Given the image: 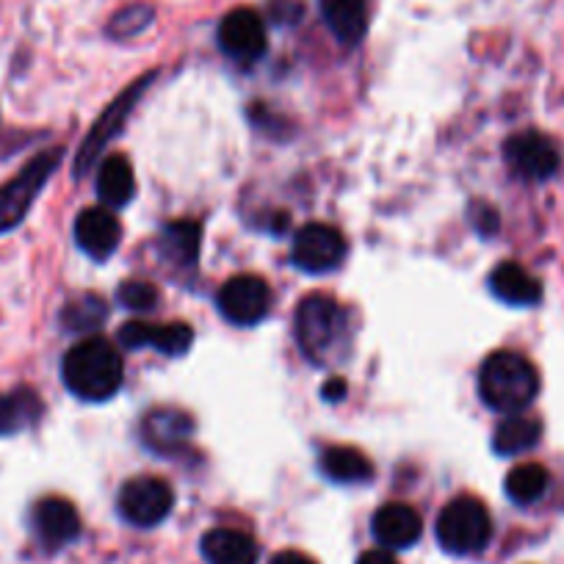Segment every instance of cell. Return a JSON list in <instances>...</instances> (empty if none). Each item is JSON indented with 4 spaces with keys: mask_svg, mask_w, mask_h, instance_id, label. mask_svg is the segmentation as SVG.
I'll use <instances>...</instances> for the list:
<instances>
[{
    "mask_svg": "<svg viewBox=\"0 0 564 564\" xmlns=\"http://www.w3.org/2000/svg\"><path fill=\"white\" fill-rule=\"evenodd\" d=\"M64 384L84 401H108L122 388V355L106 338H84L64 355Z\"/></svg>",
    "mask_w": 564,
    "mask_h": 564,
    "instance_id": "6da1fadb",
    "label": "cell"
},
{
    "mask_svg": "<svg viewBox=\"0 0 564 564\" xmlns=\"http://www.w3.org/2000/svg\"><path fill=\"white\" fill-rule=\"evenodd\" d=\"M540 393V373L534 362L518 351H492L479 368V395L501 415L525 412Z\"/></svg>",
    "mask_w": 564,
    "mask_h": 564,
    "instance_id": "7a4b0ae2",
    "label": "cell"
},
{
    "mask_svg": "<svg viewBox=\"0 0 564 564\" xmlns=\"http://www.w3.org/2000/svg\"><path fill=\"white\" fill-rule=\"evenodd\" d=\"M296 340L302 355L311 362L324 366L333 360L340 340L346 335V313L340 311L333 296L311 294L296 307Z\"/></svg>",
    "mask_w": 564,
    "mask_h": 564,
    "instance_id": "3957f363",
    "label": "cell"
},
{
    "mask_svg": "<svg viewBox=\"0 0 564 564\" xmlns=\"http://www.w3.org/2000/svg\"><path fill=\"white\" fill-rule=\"evenodd\" d=\"M437 542L452 556H474L490 545L492 518L474 496H459L443 507L435 525Z\"/></svg>",
    "mask_w": 564,
    "mask_h": 564,
    "instance_id": "277c9868",
    "label": "cell"
},
{
    "mask_svg": "<svg viewBox=\"0 0 564 564\" xmlns=\"http://www.w3.org/2000/svg\"><path fill=\"white\" fill-rule=\"evenodd\" d=\"M62 164V150H47L18 172L9 183L0 186V232H9L29 216L31 205L36 203L42 188Z\"/></svg>",
    "mask_w": 564,
    "mask_h": 564,
    "instance_id": "5b68a950",
    "label": "cell"
},
{
    "mask_svg": "<svg viewBox=\"0 0 564 564\" xmlns=\"http://www.w3.org/2000/svg\"><path fill=\"white\" fill-rule=\"evenodd\" d=\"M119 514L135 529H153L170 518L175 507V492L164 479L155 476H135L124 481L117 498Z\"/></svg>",
    "mask_w": 564,
    "mask_h": 564,
    "instance_id": "8992f818",
    "label": "cell"
},
{
    "mask_svg": "<svg viewBox=\"0 0 564 564\" xmlns=\"http://www.w3.org/2000/svg\"><path fill=\"white\" fill-rule=\"evenodd\" d=\"M219 311L236 327H254L271 311V289L263 276L238 274L221 285Z\"/></svg>",
    "mask_w": 564,
    "mask_h": 564,
    "instance_id": "52a82bcc",
    "label": "cell"
},
{
    "mask_svg": "<svg viewBox=\"0 0 564 564\" xmlns=\"http://www.w3.org/2000/svg\"><path fill=\"white\" fill-rule=\"evenodd\" d=\"M296 269L307 271V274H327V271L338 269L340 260L346 258V238L338 227L333 225H305L294 238V249H291Z\"/></svg>",
    "mask_w": 564,
    "mask_h": 564,
    "instance_id": "ba28073f",
    "label": "cell"
},
{
    "mask_svg": "<svg viewBox=\"0 0 564 564\" xmlns=\"http://www.w3.org/2000/svg\"><path fill=\"white\" fill-rule=\"evenodd\" d=\"M153 80V75H148V78L135 80L133 86H130L124 95H119L117 100L111 102V106L106 108V113H102L100 119L95 122V128L89 130V135H86V141L80 144V153H78V161H75V175H86V172L91 170V164H95L97 159H100V153L106 150L108 141L113 139V135L122 130L124 119H128V113L133 111L135 100L141 97V91L148 89V84Z\"/></svg>",
    "mask_w": 564,
    "mask_h": 564,
    "instance_id": "9c48e42d",
    "label": "cell"
},
{
    "mask_svg": "<svg viewBox=\"0 0 564 564\" xmlns=\"http://www.w3.org/2000/svg\"><path fill=\"white\" fill-rule=\"evenodd\" d=\"M219 45L236 64H254L269 45L263 18L252 9H232L219 25Z\"/></svg>",
    "mask_w": 564,
    "mask_h": 564,
    "instance_id": "30bf717a",
    "label": "cell"
},
{
    "mask_svg": "<svg viewBox=\"0 0 564 564\" xmlns=\"http://www.w3.org/2000/svg\"><path fill=\"white\" fill-rule=\"evenodd\" d=\"M31 529L45 551H62L80 536V514L67 498H42L31 512Z\"/></svg>",
    "mask_w": 564,
    "mask_h": 564,
    "instance_id": "8fae6325",
    "label": "cell"
},
{
    "mask_svg": "<svg viewBox=\"0 0 564 564\" xmlns=\"http://www.w3.org/2000/svg\"><path fill=\"white\" fill-rule=\"evenodd\" d=\"M507 164L523 181H547L558 170V150L547 135L529 130L507 141Z\"/></svg>",
    "mask_w": 564,
    "mask_h": 564,
    "instance_id": "7c38bea8",
    "label": "cell"
},
{
    "mask_svg": "<svg viewBox=\"0 0 564 564\" xmlns=\"http://www.w3.org/2000/svg\"><path fill=\"white\" fill-rule=\"evenodd\" d=\"M119 344L124 349H155L166 357H181L192 349L194 333L188 324H148V322H128L119 329Z\"/></svg>",
    "mask_w": 564,
    "mask_h": 564,
    "instance_id": "4fadbf2b",
    "label": "cell"
},
{
    "mask_svg": "<svg viewBox=\"0 0 564 564\" xmlns=\"http://www.w3.org/2000/svg\"><path fill=\"white\" fill-rule=\"evenodd\" d=\"M192 415L183 410H175V406H155V410H150L148 415H144V421H141V437H144V443H148L153 452L166 454V457L181 452V448L192 441Z\"/></svg>",
    "mask_w": 564,
    "mask_h": 564,
    "instance_id": "5bb4252c",
    "label": "cell"
},
{
    "mask_svg": "<svg viewBox=\"0 0 564 564\" xmlns=\"http://www.w3.org/2000/svg\"><path fill=\"white\" fill-rule=\"evenodd\" d=\"M75 241L89 258L108 260L122 241V225L111 208H86L75 219Z\"/></svg>",
    "mask_w": 564,
    "mask_h": 564,
    "instance_id": "9a60e30c",
    "label": "cell"
},
{
    "mask_svg": "<svg viewBox=\"0 0 564 564\" xmlns=\"http://www.w3.org/2000/svg\"><path fill=\"white\" fill-rule=\"evenodd\" d=\"M371 531L377 542L388 551H406L421 540V514L410 503H384L371 520Z\"/></svg>",
    "mask_w": 564,
    "mask_h": 564,
    "instance_id": "2e32d148",
    "label": "cell"
},
{
    "mask_svg": "<svg viewBox=\"0 0 564 564\" xmlns=\"http://www.w3.org/2000/svg\"><path fill=\"white\" fill-rule=\"evenodd\" d=\"M205 564H258V542L238 529H210L203 536Z\"/></svg>",
    "mask_w": 564,
    "mask_h": 564,
    "instance_id": "e0dca14e",
    "label": "cell"
},
{
    "mask_svg": "<svg viewBox=\"0 0 564 564\" xmlns=\"http://www.w3.org/2000/svg\"><path fill=\"white\" fill-rule=\"evenodd\" d=\"M45 412V401L34 388H14L0 393V437H12L36 426Z\"/></svg>",
    "mask_w": 564,
    "mask_h": 564,
    "instance_id": "ac0fdd59",
    "label": "cell"
},
{
    "mask_svg": "<svg viewBox=\"0 0 564 564\" xmlns=\"http://www.w3.org/2000/svg\"><path fill=\"white\" fill-rule=\"evenodd\" d=\"M490 291L512 307H531L542 300V285L523 265L501 263L490 274Z\"/></svg>",
    "mask_w": 564,
    "mask_h": 564,
    "instance_id": "d6986e66",
    "label": "cell"
},
{
    "mask_svg": "<svg viewBox=\"0 0 564 564\" xmlns=\"http://www.w3.org/2000/svg\"><path fill=\"white\" fill-rule=\"evenodd\" d=\"M324 23L344 45H357L368 31V0H322Z\"/></svg>",
    "mask_w": 564,
    "mask_h": 564,
    "instance_id": "ffe728a7",
    "label": "cell"
},
{
    "mask_svg": "<svg viewBox=\"0 0 564 564\" xmlns=\"http://www.w3.org/2000/svg\"><path fill=\"white\" fill-rule=\"evenodd\" d=\"M542 437V423L536 417L523 415V412H514L507 415L496 426V435H492V448L501 457H518V454L531 452V448L540 443Z\"/></svg>",
    "mask_w": 564,
    "mask_h": 564,
    "instance_id": "44dd1931",
    "label": "cell"
},
{
    "mask_svg": "<svg viewBox=\"0 0 564 564\" xmlns=\"http://www.w3.org/2000/svg\"><path fill=\"white\" fill-rule=\"evenodd\" d=\"M135 194V175L133 166L124 155H111L102 161L97 172V197L102 199L106 208H122L133 199Z\"/></svg>",
    "mask_w": 564,
    "mask_h": 564,
    "instance_id": "7402d4cb",
    "label": "cell"
},
{
    "mask_svg": "<svg viewBox=\"0 0 564 564\" xmlns=\"http://www.w3.org/2000/svg\"><path fill=\"white\" fill-rule=\"evenodd\" d=\"M322 474L338 485H357L373 476V465L360 448L333 446L322 454Z\"/></svg>",
    "mask_w": 564,
    "mask_h": 564,
    "instance_id": "603a6c76",
    "label": "cell"
},
{
    "mask_svg": "<svg viewBox=\"0 0 564 564\" xmlns=\"http://www.w3.org/2000/svg\"><path fill=\"white\" fill-rule=\"evenodd\" d=\"M161 254L175 265H194L199 252V225L194 221H175L161 232Z\"/></svg>",
    "mask_w": 564,
    "mask_h": 564,
    "instance_id": "cb8c5ba5",
    "label": "cell"
},
{
    "mask_svg": "<svg viewBox=\"0 0 564 564\" xmlns=\"http://www.w3.org/2000/svg\"><path fill=\"white\" fill-rule=\"evenodd\" d=\"M547 481H551V476H547V470L542 468V465L523 463L518 465V468L509 470L507 496L512 498L514 503H520V507H529V503L540 501V498L545 496Z\"/></svg>",
    "mask_w": 564,
    "mask_h": 564,
    "instance_id": "d4e9b609",
    "label": "cell"
},
{
    "mask_svg": "<svg viewBox=\"0 0 564 564\" xmlns=\"http://www.w3.org/2000/svg\"><path fill=\"white\" fill-rule=\"evenodd\" d=\"M106 318H108L106 302L95 294L78 296V300L69 302L62 313L64 327L73 329V333H91V329L100 327Z\"/></svg>",
    "mask_w": 564,
    "mask_h": 564,
    "instance_id": "484cf974",
    "label": "cell"
},
{
    "mask_svg": "<svg viewBox=\"0 0 564 564\" xmlns=\"http://www.w3.org/2000/svg\"><path fill=\"white\" fill-rule=\"evenodd\" d=\"M153 7H148V3H135V7L122 9V12L111 20L108 31H111V36H117V40H130V36L141 34V31L153 23Z\"/></svg>",
    "mask_w": 564,
    "mask_h": 564,
    "instance_id": "4316f807",
    "label": "cell"
},
{
    "mask_svg": "<svg viewBox=\"0 0 564 564\" xmlns=\"http://www.w3.org/2000/svg\"><path fill=\"white\" fill-rule=\"evenodd\" d=\"M117 300H119V305L128 307V311L148 313L159 305V289L144 280H130V282H122V285H119Z\"/></svg>",
    "mask_w": 564,
    "mask_h": 564,
    "instance_id": "83f0119b",
    "label": "cell"
},
{
    "mask_svg": "<svg viewBox=\"0 0 564 564\" xmlns=\"http://www.w3.org/2000/svg\"><path fill=\"white\" fill-rule=\"evenodd\" d=\"M357 564H399V558L393 556V551H388V547H377V551H366L360 558H357Z\"/></svg>",
    "mask_w": 564,
    "mask_h": 564,
    "instance_id": "f1b7e54d",
    "label": "cell"
},
{
    "mask_svg": "<svg viewBox=\"0 0 564 564\" xmlns=\"http://www.w3.org/2000/svg\"><path fill=\"white\" fill-rule=\"evenodd\" d=\"M269 564H316V562L300 551H282V553H276Z\"/></svg>",
    "mask_w": 564,
    "mask_h": 564,
    "instance_id": "f546056e",
    "label": "cell"
},
{
    "mask_svg": "<svg viewBox=\"0 0 564 564\" xmlns=\"http://www.w3.org/2000/svg\"><path fill=\"white\" fill-rule=\"evenodd\" d=\"M322 390H324V399L327 401H340L346 393V382L344 379H329Z\"/></svg>",
    "mask_w": 564,
    "mask_h": 564,
    "instance_id": "4dcf8cb0",
    "label": "cell"
}]
</instances>
